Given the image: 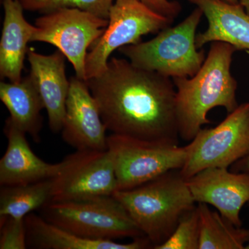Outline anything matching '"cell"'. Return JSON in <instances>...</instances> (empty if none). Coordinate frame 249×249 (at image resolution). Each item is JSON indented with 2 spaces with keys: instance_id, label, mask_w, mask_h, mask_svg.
Wrapping results in <instances>:
<instances>
[{
  "instance_id": "cell-1",
  "label": "cell",
  "mask_w": 249,
  "mask_h": 249,
  "mask_svg": "<svg viewBox=\"0 0 249 249\" xmlns=\"http://www.w3.org/2000/svg\"><path fill=\"white\" fill-rule=\"evenodd\" d=\"M111 134L178 144L173 80L112 57L101 74L87 80Z\"/></svg>"
},
{
  "instance_id": "cell-2",
  "label": "cell",
  "mask_w": 249,
  "mask_h": 249,
  "mask_svg": "<svg viewBox=\"0 0 249 249\" xmlns=\"http://www.w3.org/2000/svg\"><path fill=\"white\" fill-rule=\"evenodd\" d=\"M236 52L226 42H211L204 64L194 76L173 78L178 134L183 140L191 142L203 125L211 124L207 114L213 108L224 107L229 114L238 107L237 82L231 71Z\"/></svg>"
},
{
  "instance_id": "cell-3",
  "label": "cell",
  "mask_w": 249,
  "mask_h": 249,
  "mask_svg": "<svg viewBox=\"0 0 249 249\" xmlns=\"http://www.w3.org/2000/svg\"><path fill=\"white\" fill-rule=\"evenodd\" d=\"M124 206L153 247L171 235L179 219L196 207L186 178L173 170L127 191L112 195Z\"/></svg>"
},
{
  "instance_id": "cell-4",
  "label": "cell",
  "mask_w": 249,
  "mask_h": 249,
  "mask_svg": "<svg viewBox=\"0 0 249 249\" xmlns=\"http://www.w3.org/2000/svg\"><path fill=\"white\" fill-rule=\"evenodd\" d=\"M204 16L196 7L175 27L165 28L152 40L121 47L119 52L136 67L168 78H190L200 70L206 59L198 50L196 29Z\"/></svg>"
},
{
  "instance_id": "cell-5",
  "label": "cell",
  "mask_w": 249,
  "mask_h": 249,
  "mask_svg": "<svg viewBox=\"0 0 249 249\" xmlns=\"http://www.w3.org/2000/svg\"><path fill=\"white\" fill-rule=\"evenodd\" d=\"M40 212L48 222L90 240L145 237L113 196L50 201L41 208Z\"/></svg>"
},
{
  "instance_id": "cell-6",
  "label": "cell",
  "mask_w": 249,
  "mask_h": 249,
  "mask_svg": "<svg viewBox=\"0 0 249 249\" xmlns=\"http://www.w3.org/2000/svg\"><path fill=\"white\" fill-rule=\"evenodd\" d=\"M107 150L114 160L117 191H127L148 182L186 163L189 145L142 140L111 134Z\"/></svg>"
},
{
  "instance_id": "cell-7",
  "label": "cell",
  "mask_w": 249,
  "mask_h": 249,
  "mask_svg": "<svg viewBox=\"0 0 249 249\" xmlns=\"http://www.w3.org/2000/svg\"><path fill=\"white\" fill-rule=\"evenodd\" d=\"M173 22L139 0H115L107 27L87 55L85 81L106 70L111 54L116 49L138 44L142 36L157 34Z\"/></svg>"
},
{
  "instance_id": "cell-8",
  "label": "cell",
  "mask_w": 249,
  "mask_h": 249,
  "mask_svg": "<svg viewBox=\"0 0 249 249\" xmlns=\"http://www.w3.org/2000/svg\"><path fill=\"white\" fill-rule=\"evenodd\" d=\"M188 145L179 170L186 179L207 168H229L249 155V103L239 105L216 127L201 128Z\"/></svg>"
},
{
  "instance_id": "cell-9",
  "label": "cell",
  "mask_w": 249,
  "mask_h": 249,
  "mask_svg": "<svg viewBox=\"0 0 249 249\" xmlns=\"http://www.w3.org/2000/svg\"><path fill=\"white\" fill-rule=\"evenodd\" d=\"M35 25L31 42L55 46L71 62L76 76L85 80L88 49L102 36L108 19L83 10L62 8L37 18Z\"/></svg>"
},
{
  "instance_id": "cell-10",
  "label": "cell",
  "mask_w": 249,
  "mask_h": 249,
  "mask_svg": "<svg viewBox=\"0 0 249 249\" xmlns=\"http://www.w3.org/2000/svg\"><path fill=\"white\" fill-rule=\"evenodd\" d=\"M61 163L60 172L52 178L51 201L112 196L117 191L115 166L108 150H76Z\"/></svg>"
},
{
  "instance_id": "cell-11",
  "label": "cell",
  "mask_w": 249,
  "mask_h": 249,
  "mask_svg": "<svg viewBox=\"0 0 249 249\" xmlns=\"http://www.w3.org/2000/svg\"><path fill=\"white\" fill-rule=\"evenodd\" d=\"M107 130L85 80L71 77L62 138L76 150H107Z\"/></svg>"
},
{
  "instance_id": "cell-12",
  "label": "cell",
  "mask_w": 249,
  "mask_h": 249,
  "mask_svg": "<svg viewBox=\"0 0 249 249\" xmlns=\"http://www.w3.org/2000/svg\"><path fill=\"white\" fill-rule=\"evenodd\" d=\"M186 180L196 203L214 206L223 217L242 227L240 211L249 202V173L211 168Z\"/></svg>"
},
{
  "instance_id": "cell-13",
  "label": "cell",
  "mask_w": 249,
  "mask_h": 249,
  "mask_svg": "<svg viewBox=\"0 0 249 249\" xmlns=\"http://www.w3.org/2000/svg\"><path fill=\"white\" fill-rule=\"evenodd\" d=\"M27 58L30 65L29 75L42 98L49 127L53 133L61 132L70 89V80L65 71L67 58L58 49L50 55H44L33 48H29Z\"/></svg>"
},
{
  "instance_id": "cell-14",
  "label": "cell",
  "mask_w": 249,
  "mask_h": 249,
  "mask_svg": "<svg viewBox=\"0 0 249 249\" xmlns=\"http://www.w3.org/2000/svg\"><path fill=\"white\" fill-rule=\"evenodd\" d=\"M7 147L0 160V185L15 186L38 182L55 178L62 163H50L33 152L27 134L15 125L9 117L5 123Z\"/></svg>"
},
{
  "instance_id": "cell-15",
  "label": "cell",
  "mask_w": 249,
  "mask_h": 249,
  "mask_svg": "<svg viewBox=\"0 0 249 249\" xmlns=\"http://www.w3.org/2000/svg\"><path fill=\"white\" fill-rule=\"evenodd\" d=\"M202 11L208 27L196 34L198 49L206 44L223 42L237 51H249V15L240 3L232 4L222 0H188Z\"/></svg>"
},
{
  "instance_id": "cell-16",
  "label": "cell",
  "mask_w": 249,
  "mask_h": 249,
  "mask_svg": "<svg viewBox=\"0 0 249 249\" xmlns=\"http://www.w3.org/2000/svg\"><path fill=\"white\" fill-rule=\"evenodd\" d=\"M4 21L0 41V76L10 82L22 79L28 43L32 40L36 25L26 20L20 0H3Z\"/></svg>"
},
{
  "instance_id": "cell-17",
  "label": "cell",
  "mask_w": 249,
  "mask_h": 249,
  "mask_svg": "<svg viewBox=\"0 0 249 249\" xmlns=\"http://www.w3.org/2000/svg\"><path fill=\"white\" fill-rule=\"evenodd\" d=\"M27 248L37 249H144L153 246L146 237L133 239L129 243L114 240L84 238L31 213L24 218Z\"/></svg>"
},
{
  "instance_id": "cell-18",
  "label": "cell",
  "mask_w": 249,
  "mask_h": 249,
  "mask_svg": "<svg viewBox=\"0 0 249 249\" xmlns=\"http://www.w3.org/2000/svg\"><path fill=\"white\" fill-rule=\"evenodd\" d=\"M0 99L9 111V119L22 132L29 134L34 142H40L43 125L41 111L43 103L29 75L18 83L1 81Z\"/></svg>"
},
{
  "instance_id": "cell-19",
  "label": "cell",
  "mask_w": 249,
  "mask_h": 249,
  "mask_svg": "<svg viewBox=\"0 0 249 249\" xmlns=\"http://www.w3.org/2000/svg\"><path fill=\"white\" fill-rule=\"evenodd\" d=\"M200 217L199 249H245L249 229L236 227L209 205L197 204Z\"/></svg>"
},
{
  "instance_id": "cell-20",
  "label": "cell",
  "mask_w": 249,
  "mask_h": 249,
  "mask_svg": "<svg viewBox=\"0 0 249 249\" xmlns=\"http://www.w3.org/2000/svg\"><path fill=\"white\" fill-rule=\"evenodd\" d=\"M52 178L29 184L1 186L0 217L24 219L52 201Z\"/></svg>"
},
{
  "instance_id": "cell-21",
  "label": "cell",
  "mask_w": 249,
  "mask_h": 249,
  "mask_svg": "<svg viewBox=\"0 0 249 249\" xmlns=\"http://www.w3.org/2000/svg\"><path fill=\"white\" fill-rule=\"evenodd\" d=\"M24 10L47 14L62 8H75L108 19L115 0H20Z\"/></svg>"
},
{
  "instance_id": "cell-22",
  "label": "cell",
  "mask_w": 249,
  "mask_h": 249,
  "mask_svg": "<svg viewBox=\"0 0 249 249\" xmlns=\"http://www.w3.org/2000/svg\"><path fill=\"white\" fill-rule=\"evenodd\" d=\"M200 217L197 205L183 214L168 240L154 249H199Z\"/></svg>"
},
{
  "instance_id": "cell-23",
  "label": "cell",
  "mask_w": 249,
  "mask_h": 249,
  "mask_svg": "<svg viewBox=\"0 0 249 249\" xmlns=\"http://www.w3.org/2000/svg\"><path fill=\"white\" fill-rule=\"evenodd\" d=\"M27 249L24 219L0 217V249Z\"/></svg>"
},
{
  "instance_id": "cell-24",
  "label": "cell",
  "mask_w": 249,
  "mask_h": 249,
  "mask_svg": "<svg viewBox=\"0 0 249 249\" xmlns=\"http://www.w3.org/2000/svg\"><path fill=\"white\" fill-rule=\"evenodd\" d=\"M150 7V9L169 18L171 20H175L181 11V5L178 1L170 0H139Z\"/></svg>"
},
{
  "instance_id": "cell-25",
  "label": "cell",
  "mask_w": 249,
  "mask_h": 249,
  "mask_svg": "<svg viewBox=\"0 0 249 249\" xmlns=\"http://www.w3.org/2000/svg\"><path fill=\"white\" fill-rule=\"evenodd\" d=\"M233 168L234 172H242L249 174V155L234 163Z\"/></svg>"
},
{
  "instance_id": "cell-26",
  "label": "cell",
  "mask_w": 249,
  "mask_h": 249,
  "mask_svg": "<svg viewBox=\"0 0 249 249\" xmlns=\"http://www.w3.org/2000/svg\"><path fill=\"white\" fill-rule=\"evenodd\" d=\"M240 3L249 15V0H240Z\"/></svg>"
},
{
  "instance_id": "cell-27",
  "label": "cell",
  "mask_w": 249,
  "mask_h": 249,
  "mask_svg": "<svg viewBox=\"0 0 249 249\" xmlns=\"http://www.w3.org/2000/svg\"><path fill=\"white\" fill-rule=\"evenodd\" d=\"M222 1H225V2L229 3V4H235L237 3L240 2L238 0H222Z\"/></svg>"
},
{
  "instance_id": "cell-28",
  "label": "cell",
  "mask_w": 249,
  "mask_h": 249,
  "mask_svg": "<svg viewBox=\"0 0 249 249\" xmlns=\"http://www.w3.org/2000/svg\"><path fill=\"white\" fill-rule=\"evenodd\" d=\"M245 249H249V241L248 242V243L247 244V245H246Z\"/></svg>"
}]
</instances>
